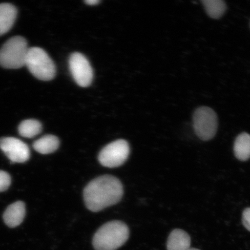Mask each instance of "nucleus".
I'll list each match as a JSON object with an SVG mask.
<instances>
[{
  "label": "nucleus",
  "instance_id": "1",
  "mask_svg": "<svg viewBox=\"0 0 250 250\" xmlns=\"http://www.w3.org/2000/svg\"><path fill=\"white\" fill-rule=\"evenodd\" d=\"M124 189L117 178L105 175L94 179L84 189L83 198L89 210L98 212L117 204L123 198Z\"/></svg>",
  "mask_w": 250,
  "mask_h": 250
},
{
  "label": "nucleus",
  "instance_id": "2",
  "mask_svg": "<svg viewBox=\"0 0 250 250\" xmlns=\"http://www.w3.org/2000/svg\"><path fill=\"white\" fill-rule=\"evenodd\" d=\"M129 237V228L123 222H108L94 235L93 248L96 250H116L126 242Z\"/></svg>",
  "mask_w": 250,
  "mask_h": 250
},
{
  "label": "nucleus",
  "instance_id": "3",
  "mask_svg": "<svg viewBox=\"0 0 250 250\" xmlns=\"http://www.w3.org/2000/svg\"><path fill=\"white\" fill-rule=\"evenodd\" d=\"M29 50L27 41L24 37H12L0 49V65L8 69L22 67L26 64Z\"/></svg>",
  "mask_w": 250,
  "mask_h": 250
},
{
  "label": "nucleus",
  "instance_id": "4",
  "mask_svg": "<svg viewBox=\"0 0 250 250\" xmlns=\"http://www.w3.org/2000/svg\"><path fill=\"white\" fill-rule=\"evenodd\" d=\"M25 65L40 80L51 81L55 77L56 67L54 62L44 50L39 47L29 48Z\"/></svg>",
  "mask_w": 250,
  "mask_h": 250
},
{
  "label": "nucleus",
  "instance_id": "5",
  "mask_svg": "<svg viewBox=\"0 0 250 250\" xmlns=\"http://www.w3.org/2000/svg\"><path fill=\"white\" fill-rule=\"evenodd\" d=\"M193 126L200 139L208 141L213 139L218 128L216 113L208 107L197 108L193 115Z\"/></svg>",
  "mask_w": 250,
  "mask_h": 250
},
{
  "label": "nucleus",
  "instance_id": "6",
  "mask_svg": "<svg viewBox=\"0 0 250 250\" xmlns=\"http://www.w3.org/2000/svg\"><path fill=\"white\" fill-rule=\"evenodd\" d=\"M129 144L124 140H118L109 143L102 149L99 161L103 167L114 168L123 165L129 155Z\"/></svg>",
  "mask_w": 250,
  "mask_h": 250
},
{
  "label": "nucleus",
  "instance_id": "7",
  "mask_svg": "<svg viewBox=\"0 0 250 250\" xmlns=\"http://www.w3.org/2000/svg\"><path fill=\"white\" fill-rule=\"evenodd\" d=\"M69 68L74 80L78 85L86 87L92 83L93 69L85 56L76 52L70 56Z\"/></svg>",
  "mask_w": 250,
  "mask_h": 250
},
{
  "label": "nucleus",
  "instance_id": "8",
  "mask_svg": "<svg viewBox=\"0 0 250 250\" xmlns=\"http://www.w3.org/2000/svg\"><path fill=\"white\" fill-rule=\"evenodd\" d=\"M0 149L13 163H24L30 157L29 146L22 141L15 137L0 139Z\"/></svg>",
  "mask_w": 250,
  "mask_h": 250
},
{
  "label": "nucleus",
  "instance_id": "9",
  "mask_svg": "<svg viewBox=\"0 0 250 250\" xmlns=\"http://www.w3.org/2000/svg\"><path fill=\"white\" fill-rule=\"evenodd\" d=\"M25 215L26 206L24 202L18 201L8 206L3 215V219L7 226L15 228L22 223Z\"/></svg>",
  "mask_w": 250,
  "mask_h": 250
},
{
  "label": "nucleus",
  "instance_id": "10",
  "mask_svg": "<svg viewBox=\"0 0 250 250\" xmlns=\"http://www.w3.org/2000/svg\"><path fill=\"white\" fill-rule=\"evenodd\" d=\"M18 11L9 3L0 4V36L11 30L17 19Z\"/></svg>",
  "mask_w": 250,
  "mask_h": 250
},
{
  "label": "nucleus",
  "instance_id": "11",
  "mask_svg": "<svg viewBox=\"0 0 250 250\" xmlns=\"http://www.w3.org/2000/svg\"><path fill=\"white\" fill-rule=\"evenodd\" d=\"M191 240L186 231L174 229L170 233L167 241V250H189Z\"/></svg>",
  "mask_w": 250,
  "mask_h": 250
},
{
  "label": "nucleus",
  "instance_id": "12",
  "mask_svg": "<svg viewBox=\"0 0 250 250\" xmlns=\"http://www.w3.org/2000/svg\"><path fill=\"white\" fill-rule=\"evenodd\" d=\"M233 151L235 157L240 161H247L250 158V134H240L234 141Z\"/></svg>",
  "mask_w": 250,
  "mask_h": 250
},
{
  "label": "nucleus",
  "instance_id": "13",
  "mask_svg": "<svg viewBox=\"0 0 250 250\" xmlns=\"http://www.w3.org/2000/svg\"><path fill=\"white\" fill-rule=\"evenodd\" d=\"M60 142L57 137L51 134L43 136L33 143V148L42 154H49L59 148Z\"/></svg>",
  "mask_w": 250,
  "mask_h": 250
},
{
  "label": "nucleus",
  "instance_id": "14",
  "mask_svg": "<svg viewBox=\"0 0 250 250\" xmlns=\"http://www.w3.org/2000/svg\"><path fill=\"white\" fill-rule=\"evenodd\" d=\"M42 125L38 120L30 119L24 120L20 124L18 127L20 135L25 138H34L42 132Z\"/></svg>",
  "mask_w": 250,
  "mask_h": 250
},
{
  "label": "nucleus",
  "instance_id": "15",
  "mask_svg": "<svg viewBox=\"0 0 250 250\" xmlns=\"http://www.w3.org/2000/svg\"><path fill=\"white\" fill-rule=\"evenodd\" d=\"M206 12L212 18L218 19L226 10V4L221 0H204L202 1Z\"/></svg>",
  "mask_w": 250,
  "mask_h": 250
},
{
  "label": "nucleus",
  "instance_id": "16",
  "mask_svg": "<svg viewBox=\"0 0 250 250\" xmlns=\"http://www.w3.org/2000/svg\"><path fill=\"white\" fill-rule=\"evenodd\" d=\"M11 184V178L7 172L0 170V192L7 190Z\"/></svg>",
  "mask_w": 250,
  "mask_h": 250
},
{
  "label": "nucleus",
  "instance_id": "17",
  "mask_svg": "<svg viewBox=\"0 0 250 250\" xmlns=\"http://www.w3.org/2000/svg\"><path fill=\"white\" fill-rule=\"evenodd\" d=\"M242 223L249 232H250V208H247L242 214Z\"/></svg>",
  "mask_w": 250,
  "mask_h": 250
},
{
  "label": "nucleus",
  "instance_id": "18",
  "mask_svg": "<svg viewBox=\"0 0 250 250\" xmlns=\"http://www.w3.org/2000/svg\"><path fill=\"white\" fill-rule=\"evenodd\" d=\"M85 2L89 5H96L101 2V1H99V0H86Z\"/></svg>",
  "mask_w": 250,
  "mask_h": 250
},
{
  "label": "nucleus",
  "instance_id": "19",
  "mask_svg": "<svg viewBox=\"0 0 250 250\" xmlns=\"http://www.w3.org/2000/svg\"><path fill=\"white\" fill-rule=\"evenodd\" d=\"M189 250H201L194 249V248H190Z\"/></svg>",
  "mask_w": 250,
  "mask_h": 250
}]
</instances>
